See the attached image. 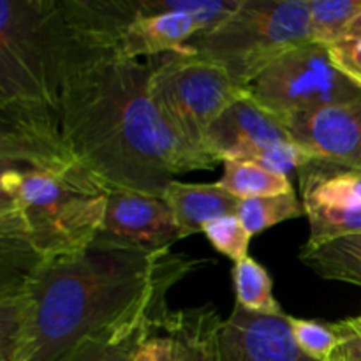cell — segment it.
<instances>
[{
  "instance_id": "cell-1",
  "label": "cell",
  "mask_w": 361,
  "mask_h": 361,
  "mask_svg": "<svg viewBox=\"0 0 361 361\" xmlns=\"http://www.w3.org/2000/svg\"><path fill=\"white\" fill-rule=\"evenodd\" d=\"M208 259L97 236L73 257L2 270L0 361H67L164 330L168 293Z\"/></svg>"
},
{
  "instance_id": "cell-2",
  "label": "cell",
  "mask_w": 361,
  "mask_h": 361,
  "mask_svg": "<svg viewBox=\"0 0 361 361\" xmlns=\"http://www.w3.org/2000/svg\"><path fill=\"white\" fill-rule=\"evenodd\" d=\"M71 32L55 129L73 155L109 189L162 197L173 176L217 162L187 147L148 92L152 59H126L120 30L130 2H66Z\"/></svg>"
},
{
  "instance_id": "cell-3",
  "label": "cell",
  "mask_w": 361,
  "mask_h": 361,
  "mask_svg": "<svg viewBox=\"0 0 361 361\" xmlns=\"http://www.w3.org/2000/svg\"><path fill=\"white\" fill-rule=\"evenodd\" d=\"M2 270L73 257L101 235L108 185L51 130L0 127Z\"/></svg>"
},
{
  "instance_id": "cell-4",
  "label": "cell",
  "mask_w": 361,
  "mask_h": 361,
  "mask_svg": "<svg viewBox=\"0 0 361 361\" xmlns=\"http://www.w3.org/2000/svg\"><path fill=\"white\" fill-rule=\"evenodd\" d=\"M307 42H312L309 0H242L228 20L194 35L185 49L221 66L247 90L275 60Z\"/></svg>"
},
{
  "instance_id": "cell-5",
  "label": "cell",
  "mask_w": 361,
  "mask_h": 361,
  "mask_svg": "<svg viewBox=\"0 0 361 361\" xmlns=\"http://www.w3.org/2000/svg\"><path fill=\"white\" fill-rule=\"evenodd\" d=\"M148 92L155 108L176 136L203 157L212 123L243 94L217 63L194 53H171L152 59Z\"/></svg>"
},
{
  "instance_id": "cell-6",
  "label": "cell",
  "mask_w": 361,
  "mask_h": 361,
  "mask_svg": "<svg viewBox=\"0 0 361 361\" xmlns=\"http://www.w3.org/2000/svg\"><path fill=\"white\" fill-rule=\"evenodd\" d=\"M247 90L282 122L323 106L361 99V88L331 63L328 48L316 42L289 49Z\"/></svg>"
},
{
  "instance_id": "cell-7",
  "label": "cell",
  "mask_w": 361,
  "mask_h": 361,
  "mask_svg": "<svg viewBox=\"0 0 361 361\" xmlns=\"http://www.w3.org/2000/svg\"><path fill=\"white\" fill-rule=\"evenodd\" d=\"M284 126L312 159L361 173V99L300 113Z\"/></svg>"
},
{
  "instance_id": "cell-8",
  "label": "cell",
  "mask_w": 361,
  "mask_h": 361,
  "mask_svg": "<svg viewBox=\"0 0 361 361\" xmlns=\"http://www.w3.org/2000/svg\"><path fill=\"white\" fill-rule=\"evenodd\" d=\"M145 249H171L182 240L171 210L162 197L134 190L109 192L101 235Z\"/></svg>"
},
{
  "instance_id": "cell-9",
  "label": "cell",
  "mask_w": 361,
  "mask_h": 361,
  "mask_svg": "<svg viewBox=\"0 0 361 361\" xmlns=\"http://www.w3.org/2000/svg\"><path fill=\"white\" fill-rule=\"evenodd\" d=\"M281 141H291L284 122L245 90L212 123L204 147L219 162L245 161L259 148Z\"/></svg>"
},
{
  "instance_id": "cell-10",
  "label": "cell",
  "mask_w": 361,
  "mask_h": 361,
  "mask_svg": "<svg viewBox=\"0 0 361 361\" xmlns=\"http://www.w3.org/2000/svg\"><path fill=\"white\" fill-rule=\"evenodd\" d=\"M224 361H316L296 344L291 316L249 312L235 305L222 330Z\"/></svg>"
},
{
  "instance_id": "cell-11",
  "label": "cell",
  "mask_w": 361,
  "mask_h": 361,
  "mask_svg": "<svg viewBox=\"0 0 361 361\" xmlns=\"http://www.w3.org/2000/svg\"><path fill=\"white\" fill-rule=\"evenodd\" d=\"M200 32L196 18L182 11L154 14L136 11L133 20L120 30L118 49L126 59H155L171 53H187L185 44Z\"/></svg>"
},
{
  "instance_id": "cell-12",
  "label": "cell",
  "mask_w": 361,
  "mask_h": 361,
  "mask_svg": "<svg viewBox=\"0 0 361 361\" xmlns=\"http://www.w3.org/2000/svg\"><path fill=\"white\" fill-rule=\"evenodd\" d=\"M162 200L171 210L182 240L203 231L204 226L217 219L236 215L242 203L219 183H183L176 180L166 187Z\"/></svg>"
},
{
  "instance_id": "cell-13",
  "label": "cell",
  "mask_w": 361,
  "mask_h": 361,
  "mask_svg": "<svg viewBox=\"0 0 361 361\" xmlns=\"http://www.w3.org/2000/svg\"><path fill=\"white\" fill-rule=\"evenodd\" d=\"M224 321L212 305L169 314L164 334L175 342L176 361H224Z\"/></svg>"
},
{
  "instance_id": "cell-14",
  "label": "cell",
  "mask_w": 361,
  "mask_h": 361,
  "mask_svg": "<svg viewBox=\"0 0 361 361\" xmlns=\"http://www.w3.org/2000/svg\"><path fill=\"white\" fill-rule=\"evenodd\" d=\"M303 203L328 208L361 207V173L323 161H310L298 169Z\"/></svg>"
},
{
  "instance_id": "cell-15",
  "label": "cell",
  "mask_w": 361,
  "mask_h": 361,
  "mask_svg": "<svg viewBox=\"0 0 361 361\" xmlns=\"http://www.w3.org/2000/svg\"><path fill=\"white\" fill-rule=\"evenodd\" d=\"M298 257L319 277L361 288V233L319 245L305 243Z\"/></svg>"
},
{
  "instance_id": "cell-16",
  "label": "cell",
  "mask_w": 361,
  "mask_h": 361,
  "mask_svg": "<svg viewBox=\"0 0 361 361\" xmlns=\"http://www.w3.org/2000/svg\"><path fill=\"white\" fill-rule=\"evenodd\" d=\"M217 183L238 200L275 196L293 190L289 176L270 171L252 161H224V175Z\"/></svg>"
},
{
  "instance_id": "cell-17",
  "label": "cell",
  "mask_w": 361,
  "mask_h": 361,
  "mask_svg": "<svg viewBox=\"0 0 361 361\" xmlns=\"http://www.w3.org/2000/svg\"><path fill=\"white\" fill-rule=\"evenodd\" d=\"M233 282L236 291V305L249 312L257 314H284L277 300L274 298V284L267 268L252 257L235 263Z\"/></svg>"
},
{
  "instance_id": "cell-18",
  "label": "cell",
  "mask_w": 361,
  "mask_h": 361,
  "mask_svg": "<svg viewBox=\"0 0 361 361\" xmlns=\"http://www.w3.org/2000/svg\"><path fill=\"white\" fill-rule=\"evenodd\" d=\"M360 11L361 0H309L312 42L324 48L341 42Z\"/></svg>"
},
{
  "instance_id": "cell-19",
  "label": "cell",
  "mask_w": 361,
  "mask_h": 361,
  "mask_svg": "<svg viewBox=\"0 0 361 361\" xmlns=\"http://www.w3.org/2000/svg\"><path fill=\"white\" fill-rule=\"evenodd\" d=\"M305 215V208L296 197L295 190L286 194H275V196H261L242 200L236 217L242 221L250 235L264 231L279 222L289 221Z\"/></svg>"
},
{
  "instance_id": "cell-20",
  "label": "cell",
  "mask_w": 361,
  "mask_h": 361,
  "mask_svg": "<svg viewBox=\"0 0 361 361\" xmlns=\"http://www.w3.org/2000/svg\"><path fill=\"white\" fill-rule=\"evenodd\" d=\"M303 208L310 226V235L307 240L309 245H319L361 233V207L328 208L307 201L303 203Z\"/></svg>"
},
{
  "instance_id": "cell-21",
  "label": "cell",
  "mask_w": 361,
  "mask_h": 361,
  "mask_svg": "<svg viewBox=\"0 0 361 361\" xmlns=\"http://www.w3.org/2000/svg\"><path fill=\"white\" fill-rule=\"evenodd\" d=\"M242 0H136L137 13H164L182 11L196 18L201 32H207L228 20L240 7Z\"/></svg>"
},
{
  "instance_id": "cell-22",
  "label": "cell",
  "mask_w": 361,
  "mask_h": 361,
  "mask_svg": "<svg viewBox=\"0 0 361 361\" xmlns=\"http://www.w3.org/2000/svg\"><path fill=\"white\" fill-rule=\"evenodd\" d=\"M203 233L210 240L212 245L224 254L226 257L233 259L235 263L245 259L249 252V243L252 235L245 229L236 215H228L204 226Z\"/></svg>"
},
{
  "instance_id": "cell-23",
  "label": "cell",
  "mask_w": 361,
  "mask_h": 361,
  "mask_svg": "<svg viewBox=\"0 0 361 361\" xmlns=\"http://www.w3.org/2000/svg\"><path fill=\"white\" fill-rule=\"evenodd\" d=\"M291 330L300 349L309 358L316 361H324L330 358L338 349V344H341L331 324L291 317Z\"/></svg>"
},
{
  "instance_id": "cell-24",
  "label": "cell",
  "mask_w": 361,
  "mask_h": 361,
  "mask_svg": "<svg viewBox=\"0 0 361 361\" xmlns=\"http://www.w3.org/2000/svg\"><path fill=\"white\" fill-rule=\"evenodd\" d=\"M245 161L257 162V164L264 166L270 171L288 176L289 171H293V169H302L303 166H307L314 159L291 140L259 148L254 154H250Z\"/></svg>"
},
{
  "instance_id": "cell-25",
  "label": "cell",
  "mask_w": 361,
  "mask_h": 361,
  "mask_svg": "<svg viewBox=\"0 0 361 361\" xmlns=\"http://www.w3.org/2000/svg\"><path fill=\"white\" fill-rule=\"evenodd\" d=\"M148 337L130 338L123 342H108V344L85 345L74 353L67 361H133L137 345Z\"/></svg>"
},
{
  "instance_id": "cell-26",
  "label": "cell",
  "mask_w": 361,
  "mask_h": 361,
  "mask_svg": "<svg viewBox=\"0 0 361 361\" xmlns=\"http://www.w3.org/2000/svg\"><path fill=\"white\" fill-rule=\"evenodd\" d=\"M330 60L349 81L361 88V39H342L328 48Z\"/></svg>"
},
{
  "instance_id": "cell-27",
  "label": "cell",
  "mask_w": 361,
  "mask_h": 361,
  "mask_svg": "<svg viewBox=\"0 0 361 361\" xmlns=\"http://www.w3.org/2000/svg\"><path fill=\"white\" fill-rule=\"evenodd\" d=\"M331 328L341 341L337 349L341 361H361V324L356 317L331 323Z\"/></svg>"
},
{
  "instance_id": "cell-28",
  "label": "cell",
  "mask_w": 361,
  "mask_h": 361,
  "mask_svg": "<svg viewBox=\"0 0 361 361\" xmlns=\"http://www.w3.org/2000/svg\"><path fill=\"white\" fill-rule=\"evenodd\" d=\"M133 361H176L175 342L169 335H150L137 345Z\"/></svg>"
},
{
  "instance_id": "cell-29",
  "label": "cell",
  "mask_w": 361,
  "mask_h": 361,
  "mask_svg": "<svg viewBox=\"0 0 361 361\" xmlns=\"http://www.w3.org/2000/svg\"><path fill=\"white\" fill-rule=\"evenodd\" d=\"M344 39H361V11L356 14L355 20L351 21V25H349Z\"/></svg>"
},
{
  "instance_id": "cell-30",
  "label": "cell",
  "mask_w": 361,
  "mask_h": 361,
  "mask_svg": "<svg viewBox=\"0 0 361 361\" xmlns=\"http://www.w3.org/2000/svg\"><path fill=\"white\" fill-rule=\"evenodd\" d=\"M324 361H341V358H338L337 351H335V353H334V355H331V356H330V358H328V360H324Z\"/></svg>"
},
{
  "instance_id": "cell-31",
  "label": "cell",
  "mask_w": 361,
  "mask_h": 361,
  "mask_svg": "<svg viewBox=\"0 0 361 361\" xmlns=\"http://www.w3.org/2000/svg\"><path fill=\"white\" fill-rule=\"evenodd\" d=\"M356 321H358V323L361 324V314H360V316H358V317H356Z\"/></svg>"
}]
</instances>
